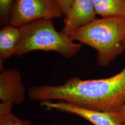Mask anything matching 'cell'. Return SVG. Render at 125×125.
<instances>
[{
	"label": "cell",
	"instance_id": "6da1fadb",
	"mask_svg": "<svg viewBox=\"0 0 125 125\" xmlns=\"http://www.w3.org/2000/svg\"><path fill=\"white\" fill-rule=\"evenodd\" d=\"M31 100L63 101L102 112H116L125 103V66L111 77L91 80L72 77L59 85L34 86L28 91Z\"/></svg>",
	"mask_w": 125,
	"mask_h": 125
},
{
	"label": "cell",
	"instance_id": "7a4b0ae2",
	"mask_svg": "<svg viewBox=\"0 0 125 125\" xmlns=\"http://www.w3.org/2000/svg\"><path fill=\"white\" fill-rule=\"evenodd\" d=\"M68 36L95 50L98 63L106 66L125 50V18H97Z\"/></svg>",
	"mask_w": 125,
	"mask_h": 125
},
{
	"label": "cell",
	"instance_id": "3957f363",
	"mask_svg": "<svg viewBox=\"0 0 125 125\" xmlns=\"http://www.w3.org/2000/svg\"><path fill=\"white\" fill-rule=\"evenodd\" d=\"M21 36L14 56L19 57L33 51L58 52L66 58L74 57L81 48L68 35L55 28L52 20L42 19L19 27Z\"/></svg>",
	"mask_w": 125,
	"mask_h": 125
},
{
	"label": "cell",
	"instance_id": "277c9868",
	"mask_svg": "<svg viewBox=\"0 0 125 125\" xmlns=\"http://www.w3.org/2000/svg\"><path fill=\"white\" fill-rule=\"evenodd\" d=\"M62 15V10L56 0H15L9 23L19 27L37 20H52Z\"/></svg>",
	"mask_w": 125,
	"mask_h": 125
},
{
	"label": "cell",
	"instance_id": "5b68a950",
	"mask_svg": "<svg viewBox=\"0 0 125 125\" xmlns=\"http://www.w3.org/2000/svg\"><path fill=\"white\" fill-rule=\"evenodd\" d=\"M41 104L46 108L75 115L84 119L93 125H122L116 113L102 112L79 107L63 101H46Z\"/></svg>",
	"mask_w": 125,
	"mask_h": 125
},
{
	"label": "cell",
	"instance_id": "8992f818",
	"mask_svg": "<svg viewBox=\"0 0 125 125\" xmlns=\"http://www.w3.org/2000/svg\"><path fill=\"white\" fill-rule=\"evenodd\" d=\"M26 95V89L18 71L10 69L1 71L0 99L2 103L20 105L24 102Z\"/></svg>",
	"mask_w": 125,
	"mask_h": 125
},
{
	"label": "cell",
	"instance_id": "52a82bcc",
	"mask_svg": "<svg viewBox=\"0 0 125 125\" xmlns=\"http://www.w3.org/2000/svg\"><path fill=\"white\" fill-rule=\"evenodd\" d=\"M92 0H74L64 20L62 32L68 35L92 22L96 18Z\"/></svg>",
	"mask_w": 125,
	"mask_h": 125
},
{
	"label": "cell",
	"instance_id": "ba28073f",
	"mask_svg": "<svg viewBox=\"0 0 125 125\" xmlns=\"http://www.w3.org/2000/svg\"><path fill=\"white\" fill-rule=\"evenodd\" d=\"M21 36L20 27L9 24L0 31V69L3 70L5 60L14 55Z\"/></svg>",
	"mask_w": 125,
	"mask_h": 125
},
{
	"label": "cell",
	"instance_id": "9c48e42d",
	"mask_svg": "<svg viewBox=\"0 0 125 125\" xmlns=\"http://www.w3.org/2000/svg\"><path fill=\"white\" fill-rule=\"evenodd\" d=\"M96 14L102 18H125V0H92Z\"/></svg>",
	"mask_w": 125,
	"mask_h": 125
},
{
	"label": "cell",
	"instance_id": "30bf717a",
	"mask_svg": "<svg viewBox=\"0 0 125 125\" xmlns=\"http://www.w3.org/2000/svg\"><path fill=\"white\" fill-rule=\"evenodd\" d=\"M13 106L10 103L0 104V125H31L30 121L20 119L12 113Z\"/></svg>",
	"mask_w": 125,
	"mask_h": 125
},
{
	"label": "cell",
	"instance_id": "8fae6325",
	"mask_svg": "<svg viewBox=\"0 0 125 125\" xmlns=\"http://www.w3.org/2000/svg\"><path fill=\"white\" fill-rule=\"evenodd\" d=\"M13 4V0H0V22L9 23L10 12Z\"/></svg>",
	"mask_w": 125,
	"mask_h": 125
},
{
	"label": "cell",
	"instance_id": "7c38bea8",
	"mask_svg": "<svg viewBox=\"0 0 125 125\" xmlns=\"http://www.w3.org/2000/svg\"><path fill=\"white\" fill-rule=\"evenodd\" d=\"M62 10L63 15L65 16L71 9L74 0H56Z\"/></svg>",
	"mask_w": 125,
	"mask_h": 125
},
{
	"label": "cell",
	"instance_id": "4fadbf2b",
	"mask_svg": "<svg viewBox=\"0 0 125 125\" xmlns=\"http://www.w3.org/2000/svg\"><path fill=\"white\" fill-rule=\"evenodd\" d=\"M115 113L119 120L122 123L125 122V103Z\"/></svg>",
	"mask_w": 125,
	"mask_h": 125
},
{
	"label": "cell",
	"instance_id": "5bb4252c",
	"mask_svg": "<svg viewBox=\"0 0 125 125\" xmlns=\"http://www.w3.org/2000/svg\"><path fill=\"white\" fill-rule=\"evenodd\" d=\"M122 125H125V122H124V123H122Z\"/></svg>",
	"mask_w": 125,
	"mask_h": 125
}]
</instances>
